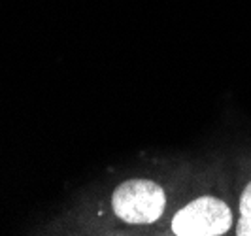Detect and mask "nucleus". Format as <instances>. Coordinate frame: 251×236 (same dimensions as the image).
Returning <instances> with one entry per match:
<instances>
[{
  "instance_id": "nucleus-1",
  "label": "nucleus",
  "mask_w": 251,
  "mask_h": 236,
  "mask_svg": "<svg viewBox=\"0 0 251 236\" xmlns=\"http://www.w3.org/2000/svg\"><path fill=\"white\" fill-rule=\"evenodd\" d=\"M113 211L126 223H151L164 210L163 189L148 180H130L115 189Z\"/></svg>"
},
{
  "instance_id": "nucleus-2",
  "label": "nucleus",
  "mask_w": 251,
  "mask_h": 236,
  "mask_svg": "<svg viewBox=\"0 0 251 236\" xmlns=\"http://www.w3.org/2000/svg\"><path fill=\"white\" fill-rule=\"evenodd\" d=\"M232 225L230 208L223 200L201 197L176 213L172 231L179 236H219Z\"/></svg>"
},
{
  "instance_id": "nucleus-3",
  "label": "nucleus",
  "mask_w": 251,
  "mask_h": 236,
  "mask_svg": "<svg viewBox=\"0 0 251 236\" xmlns=\"http://www.w3.org/2000/svg\"><path fill=\"white\" fill-rule=\"evenodd\" d=\"M240 223H238V235L240 236H251V184L242 193L240 199Z\"/></svg>"
}]
</instances>
